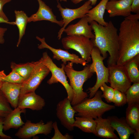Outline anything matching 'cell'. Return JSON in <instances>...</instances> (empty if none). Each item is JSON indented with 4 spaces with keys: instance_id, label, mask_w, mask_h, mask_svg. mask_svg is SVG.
<instances>
[{
    "instance_id": "cell-24",
    "label": "cell",
    "mask_w": 139,
    "mask_h": 139,
    "mask_svg": "<svg viewBox=\"0 0 139 139\" xmlns=\"http://www.w3.org/2000/svg\"><path fill=\"white\" fill-rule=\"evenodd\" d=\"M74 126L84 132L95 134L96 122L94 119L87 117L78 116L75 118Z\"/></svg>"
},
{
    "instance_id": "cell-29",
    "label": "cell",
    "mask_w": 139,
    "mask_h": 139,
    "mask_svg": "<svg viewBox=\"0 0 139 139\" xmlns=\"http://www.w3.org/2000/svg\"><path fill=\"white\" fill-rule=\"evenodd\" d=\"M12 110L10 103L0 89V118L4 119Z\"/></svg>"
},
{
    "instance_id": "cell-23",
    "label": "cell",
    "mask_w": 139,
    "mask_h": 139,
    "mask_svg": "<svg viewBox=\"0 0 139 139\" xmlns=\"http://www.w3.org/2000/svg\"><path fill=\"white\" fill-rule=\"evenodd\" d=\"M125 118L132 129L139 130V104L134 103L128 105Z\"/></svg>"
},
{
    "instance_id": "cell-6",
    "label": "cell",
    "mask_w": 139,
    "mask_h": 139,
    "mask_svg": "<svg viewBox=\"0 0 139 139\" xmlns=\"http://www.w3.org/2000/svg\"><path fill=\"white\" fill-rule=\"evenodd\" d=\"M61 42L65 49H74L88 63L91 61V53L94 46L92 39L83 36L72 35L63 38Z\"/></svg>"
},
{
    "instance_id": "cell-16",
    "label": "cell",
    "mask_w": 139,
    "mask_h": 139,
    "mask_svg": "<svg viewBox=\"0 0 139 139\" xmlns=\"http://www.w3.org/2000/svg\"><path fill=\"white\" fill-rule=\"evenodd\" d=\"M88 23V17L85 15L76 24L70 25L65 28L64 32L67 36L81 35L94 39L95 36L92 32L91 25Z\"/></svg>"
},
{
    "instance_id": "cell-28",
    "label": "cell",
    "mask_w": 139,
    "mask_h": 139,
    "mask_svg": "<svg viewBox=\"0 0 139 139\" xmlns=\"http://www.w3.org/2000/svg\"><path fill=\"white\" fill-rule=\"evenodd\" d=\"M125 93L128 105L134 103L139 104V82L133 83Z\"/></svg>"
},
{
    "instance_id": "cell-11",
    "label": "cell",
    "mask_w": 139,
    "mask_h": 139,
    "mask_svg": "<svg viewBox=\"0 0 139 139\" xmlns=\"http://www.w3.org/2000/svg\"><path fill=\"white\" fill-rule=\"evenodd\" d=\"M91 2L88 1L80 7L75 9L63 8L58 2L57 7L60 12L63 25L58 32L57 38L60 39L66 26L72 21L77 19L81 18L85 15L87 12L92 8Z\"/></svg>"
},
{
    "instance_id": "cell-22",
    "label": "cell",
    "mask_w": 139,
    "mask_h": 139,
    "mask_svg": "<svg viewBox=\"0 0 139 139\" xmlns=\"http://www.w3.org/2000/svg\"><path fill=\"white\" fill-rule=\"evenodd\" d=\"M109 0H101L94 7L90 10L86 15L88 17L89 23L94 21L103 26L107 25L108 22L105 21L103 16L107 2Z\"/></svg>"
},
{
    "instance_id": "cell-12",
    "label": "cell",
    "mask_w": 139,
    "mask_h": 139,
    "mask_svg": "<svg viewBox=\"0 0 139 139\" xmlns=\"http://www.w3.org/2000/svg\"><path fill=\"white\" fill-rule=\"evenodd\" d=\"M56 111V116L62 125L68 131H73L75 120L74 116L76 112L67 97L57 103Z\"/></svg>"
},
{
    "instance_id": "cell-4",
    "label": "cell",
    "mask_w": 139,
    "mask_h": 139,
    "mask_svg": "<svg viewBox=\"0 0 139 139\" xmlns=\"http://www.w3.org/2000/svg\"><path fill=\"white\" fill-rule=\"evenodd\" d=\"M102 92L98 90L91 98L85 99L81 103L73 106L79 116L95 119L106 112L114 109L115 106L105 103L102 100Z\"/></svg>"
},
{
    "instance_id": "cell-33",
    "label": "cell",
    "mask_w": 139,
    "mask_h": 139,
    "mask_svg": "<svg viewBox=\"0 0 139 139\" xmlns=\"http://www.w3.org/2000/svg\"><path fill=\"white\" fill-rule=\"evenodd\" d=\"M53 128L55 130V134L51 139H72L73 137L70 135L68 134H66L64 135H63L59 130L57 122L55 121L53 124Z\"/></svg>"
},
{
    "instance_id": "cell-32",
    "label": "cell",
    "mask_w": 139,
    "mask_h": 139,
    "mask_svg": "<svg viewBox=\"0 0 139 139\" xmlns=\"http://www.w3.org/2000/svg\"><path fill=\"white\" fill-rule=\"evenodd\" d=\"M113 102L115 106L120 107L127 103V99L125 93L114 89V95Z\"/></svg>"
},
{
    "instance_id": "cell-36",
    "label": "cell",
    "mask_w": 139,
    "mask_h": 139,
    "mask_svg": "<svg viewBox=\"0 0 139 139\" xmlns=\"http://www.w3.org/2000/svg\"><path fill=\"white\" fill-rule=\"evenodd\" d=\"M4 119L0 118V138L4 139H10L12 138L5 134L3 132V124Z\"/></svg>"
},
{
    "instance_id": "cell-17",
    "label": "cell",
    "mask_w": 139,
    "mask_h": 139,
    "mask_svg": "<svg viewBox=\"0 0 139 139\" xmlns=\"http://www.w3.org/2000/svg\"><path fill=\"white\" fill-rule=\"evenodd\" d=\"M45 105L44 99L33 92L24 94L20 97L18 107L21 109L29 108L33 110H40Z\"/></svg>"
},
{
    "instance_id": "cell-8",
    "label": "cell",
    "mask_w": 139,
    "mask_h": 139,
    "mask_svg": "<svg viewBox=\"0 0 139 139\" xmlns=\"http://www.w3.org/2000/svg\"><path fill=\"white\" fill-rule=\"evenodd\" d=\"M50 71L41 58L36 62L34 68L29 77L22 83L19 98L27 93L35 92Z\"/></svg>"
},
{
    "instance_id": "cell-3",
    "label": "cell",
    "mask_w": 139,
    "mask_h": 139,
    "mask_svg": "<svg viewBox=\"0 0 139 139\" xmlns=\"http://www.w3.org/2000/svg\"><path fill=\"white\" fill-rule=\"evenodd\" d=\"M73 64L68 62L64 67V71L69 79L70 85L73 90V98L71 102L72 106L80 103L88 97L87 93L83 91V85L94 73L90 69V64L86 65L82 71H77L73 68Z\"/></svg>"
},
{
    "instance_id": "cell-31",
    "label": "cell",
    "mask_w": 139,
    "mask_h": 139,
    "mask_svg": "<svg viewBox=\"0 0 139 139\" xmlns=\"http://www.w3.org/2000/svg\"><path fill=\"white\" fill-rule=\"evenodd\" d=\"M102 91V97L105 98L108 103L112 102L114 95V89L108 86L106 83L103 84L100 87Z\"/></svg>"
},
{
    "instance_id": "cell-26",
    "label": "cell",
    "mask_w": 139,
    "mask_h": 139,
    "mask_svg": "<svg viewBox=\"0 0 139 139\" xmlns=\"http://www.w3.org/2000/svg\"><path fill=\"white\" fill-rule=\"evenodd\" d=\"M14 13L15 20V25L17 26L19 31V38L16 46L18 47L21 40L25 33V29L28 22V18L27 14L22 11L15 10Z\"/></svg>"
},
{
    "instance_id": "cell-9",
    "label": "cell",
    "mask_w": 139,
    "mask_h": 139,
    "mask_svg": "<svg viewBox=\"0 0 139 139\" xmlns=\"http://www.w3.org/2000/svg\"><path fill=\"white\" fill-rule=\"evenodd\" d=\"M108 82L114 89L125 93L132 82L124 66L116 64L108 66Z\"/></svg>"
},
{
    "instance_id": "cell-21",
    "label": "cell",
    "mask_w": 139,
    "mask_h": 139,
    "mask_svg": "<svg viewBox=\"0 0 139 139\" xmlns=\"http://www.w3.org/2000/svg\"><path fill=\"white\" fill-rule=\"evenodd\" d=\"M25 109H21L18 107L10 113L3 120V130L5 131L10 128L18 129L22 127L24 124L22 120L20 115L25 113Z\"/></svg>"
},
{
    "instance_id": "cell-35",
    "label": "cell",
    "mask_w": 139,
    "mask_h": 139,
    "mask_svg": "<svg viewBox=\"0 0 139 139\" xmlns=\"http://www.w3.org/2000/svg\"><path fill=\"white\" fill-rule=\"evenodd\" d=\"M131 12L139 13V0H133L131 6Z\"/></svg>"
},
{
    "instance_id": "cell-37",
    "label": "cell",
    "mask_w": 139,
    "mask_h": 139,
    "mask_svg": "<svg viewBox=\"0 0 139 139\" xmlns=\"http://www.w3.org/2000/svg\"><path fill=\"white\" fill-rule=\"evenodd\" d=\"M7 30V29L6 28L0 27V44H2L4 42V33Z\"/></svg>"
},
{
    "instance_id": "cell-20",
    "label": "cell",
    "mask_w": 139,
    "mask_h": 139,
    "mask_svg": "<svg viewBox=\"0 0 139 139\" xmlns=\"http://www.w3.org/2000/svg\"><path fill=\"white\" fill-rule=\"evenodd\" d=\"M95 119L96 122L94 134L95 136L106 138L119 139L114 133L115 130L108 118H103L100 117Z\"/></svg>"
},
{
    "instance_id": "cell-1",
    "label": "cell",
    "mask_w": 139,
    "mask_h": 139,
    "mask_svg": "<svg viewBox=\"0 0 139 139\" xmlns=\"http://www.w3.org/2000/svg\"><path fill=\"white\" fill-rule=\"evenodd\" d=\"M118 50L116 64L124 66L139 54V21L124 19L118 34Z\"/></svg>"
},
{
    "instance_id": "cell-2",
    "label": "cell",
    "mask_w": 139,
    "mask_h": 139,
    "mask_svg": "<svg viewBox=\"0 0 139 139\" xmlns=\"http://www.w3.org/2000/svg\"><path fill=\"white\" fill-rule=\"evenodd\" d=\"M94 32L95 38L93 39L94 46L99 49L102 56L105 59L108 52L110 56L107 60L108 66L116 64L118 50V30L111 21L106 26H103L94 21L90 23Z\"/></svg>"
},
{
    "instance_id": "cell-40",
    "label": "cell",
    "mask_w": 139,
    "mask_h": 139,
    "mask_svg": "<svg viewBox=\"0 0 139 139\" xmlns=\"http://www.w3.org/2000/svg\"><path fill=\"white\" fill-rule=\"evenodd\" d=\"M5 23L13 25H15L14 22H10L7 21L0 17V23Z\"/></svg>"
},
{
    "instance_id": "cell-5",
    "label": "cell",
    "mask_w": 139,
    "mask_h": 139,
    "mask_svg": "<svg viewBox=\"0 0 139 139\" xmlns=\"http://www.w3.org/2000/svg\"><path fill=\"white\" fill-rule=\"evenodd\" d=\"M92 63L90 64L91 70L97 76V80L94 85L89 88V98L93 97L99 88L104 83L108 82V68L104 65L103 60L105 59L101 56L100 51L96 47L94 46L91 53Z\"/></svg>"
},
{
    "instance_id": "cell-39",
    "label": "cell",
    "mask_w": 139,
    "mask_h": 139,
    "mask_svg": "<svg viewBox=\"0 0 139 139\" xmlns=\"http://www.w3.org/2000/svg\"><path fill=\"white\" fill-rule=\"evenodd\" d=\"M71 2L74 4H78L84 0H71ZM91 2V5L92 6L95 5L97 2V0H88Z\"/></svg>"
},
{
    "instance_id": "cell-19",
    "label": "cell",
    "mask_w": 139,
    "mask_h": 139,
    "mask_svg": "<svg viewBox=\"0 0 139 139\" xmlns=\"http://www.w3.org/2000/svg\"><path fill=\"white\" fill-rule=\"evenodd\" d=\"M110 124L116 131L120 139H128L131 135L133 134L135 130L132 129L127 123L125 118H119L115 116L107 118Z\"/></svg>"
},
{
    "instance_id": "cell-13",
    "label": "cell",
    "mask_w": 139,
    "mask_h": 139,
    "mask_svg": "<svg viewBox=\"0 0 139 139\" xmlns=\"http://www.w3.org/2000/svg\"><path fill=\"white\" fill-rule=\"evenodd\" d=\"M36 38L41 42L39 45L38 48L39 49L47 48L52 52L53 58L58 60H61L63 64L66 65L67 62H71L73 63L80 64L83 66L86 65L88 63L82 58H80L75 54H71L67 50L60 49L54 48L48 45L46 42L45 38H41L36 36Z\"/></svg>"
},
{
    "instance_id": "cell-30",
    "label": "cell",
    "mask_w": 139,
    "mask_h": 139,
    "mask_svg": "<svg viewBox=\"0 0 139 139\" xmlns=\"http://www.w3.org/2000/svg\"><path fill=\"white\" fill-rule=\"evenodd\" d=\"M0 81L2 82L22 83L24 80L15 70H12L11 72L8 75L0 77Z\"/></svg>"
},
{
    "instance_id": "cell-44",
    "label": "cell",
    "mask_w": 139,
    "mask_h": 139,
    "mask_svg": "<svg viewBox=\"0 0 139 139\" xmlns=\"http://www.w3.org/2000/svg\"><path fill=\"white\" fill-rule=\"evenodd\" d=\"M59 0L60 1H64L65 2H66L67 1V0Z\"/></svg>"
},
{
    "instance_id": "cell-7",
    "label": "cell",
    "mask_w": 139,
    "mask_h": 139,
    "mask_svg": "<svg viewBox=\"0 0 139 139\" xmlns=\"http://www.w3.org/2000/svg\"><path fill=\"white\" fill-rule=\"evenodd\" d=\"M43 63L48 68L51 73L50 78L47 83L51 85L55 83H60L64 87L67 94V98L71 102L73 98V92L70 85L67 80V76L64 70L65 65L63 63L61 67H58L46 52L43 53L41 57Z\"/></svg>"
},
{
    "instance_id": "cell-25",
    "label": "cell",
    "mask_w": 139,
    "mask_h": 139,
    "mask_svg": "<svg viewBox=\"0 0 139 139\" xmlns=\"http://www.w3.org/2000/svg\"><path fill=\"white\" fill-rule=\"evenodd\" d=\"M124 66L131 82H139V54L128 61Z\"/></svg>"
},
{
    "instance_id": "cell-27",
    "label": "cell",
    "mask_w": 139,
    "mask_h": 139,
    "mask_svg": "<svg viewBox=\"0 0 139 139\" xmlns=\"http://www.w3.org/2000/svg\"><path fill=\"white\" fill-rule=\"evenodd\" d=\"M36 64V62L19 64L12 62L11 64V68L12 70H14L18 73L25 81L30 76Z\"/></svg>"
},
{
    "instance_id": "cell-34",
    "label": "cell",
    "mask_w": 139,
    "mask_h": 139,
    "mask_svg": "<svg viewBox=\"0 0 139 139\" xmlns=\"http://www.w3.org/2000/svg\"><path fill=\"white\" fill-rule=\"evenodd\" d=\"M11 0H0V17L5 20L9 21V20L3 11V6L6 3L10 2Z\"/></svg>"
},
{
    "instance_id": "cell-18",
    "label": "cell",
    "mask_w": 139,
    "mask_h": 139,
    "mask_svg": "<svg viewBox=\"0 0 139 139\" xmlns=\"http://www.w3.org/2000/svg\"><path fill=\"white\" fill-rule=\"evenodd\" d=\"M22 83L3 82L0 89L12 107H18Z\"/></svg>"
},
{
    "instance_id": "cell-10",
    "label": "cell",
    "mask_w": 139,
    "mask_h": 139,
    "mask_svg": "<svg viewBox=\"0 0 139 139\" xmlns=\"http://www.w3.org/2000/svg\"><path fill=\"white\" fill-rule=\"evenodd\" d=\"M52 121L45 124L42 120L39 122L33 123L27 120L20 127L15 135L19 138L28 139L40 134L47 135L50 133L53 128Z\"/></svg>"
},
{
    "instance_id": "cell-41",
    "label": "cell",
    "mask_w": 139,
    "mask_h": 139,
    "mask_svg": "<svg viewBox=\"0 0 139 139\" xmlns=\"http://www.w3.org/2000/svg\"><path fill=\"white\" fill-rule=\"evenodd\" d=\"M135 139H139V130H135L133 134Z\"/></svg>"
},
{
    "instance_id": "cell-42",
    "label": "cell",
    "mask_w": 139,
    "mask_h": 139,
    "mask_svg": "<svg viewBox=\"0 0 139 139\" xmlns=\"http://www.w3.org/2000/svg\"><path fill=\"white\" fill-rule=\"evenodd\" d=\"M6 75L5 74L4 70L0 71V77L5 76Z\"/></svg>"
},
{
    "instance_id": "cell-15",
    "label": "cell",
    "mask_w": 139,
    "mask_h": 139,
    "mask_svg": "<svg viewBox=\"0 0 139 139\" xmlns=\"http://www.w3.org/2000/svg\"><path fill=\"white\" fill-rule=\"evenodd\" d=\"M133 0H109L106 10L110 17L121 16L126 17L131 13V6Z\"/></svg>"
},
{
    "instance_id": "cell-38",
    "label": "cell",
    "mask_w": 139,
    "mask_h": 139,
    "mask_svg": "<svg viewBox=\"0 0 139 139\" xmlns=\"http://www.w3.org/2000/svg\"><path fill=\"white\" fill-rule=\"evenodd\" d=\"M125 19L131 21L138 20L139 19V13H136L134 14H131L125 17Z\"/></svg>"
},
{
    "instance_id": "cell-14",
    "label": "cell",
    "mask_w": 139,
    "mask_h": 139,
    "mask_svg": "<svg viewBox=\"0 0 139 139\" xmlns=\"http://www.w3.org/2000/svg\"><path fill=\"white\" fill-rule=\"evenodd\" d=\"M37 1L39 5L38 9L36 13L28 17V23L46 20L56 23L62 27L63 24L62 20L58 21L56 17L54 14L52 9L42 0Z\"/></svg>"
},
{
    "instance_id": "cell-43",
    "label": "cell",
    "mask_w": 139,
    "mask_h": 139,
    "mask_svg": "<svg viewBox=\"0 0 139 139\" xmlns=\"http://www.w3.org/2000/svg\"><path fill=\"white\" fill-rule=\"evenodd\" d=\"M2 82H2L1 81H0V88H1V86H2Z\"/></svg>"
}]
</instances>
